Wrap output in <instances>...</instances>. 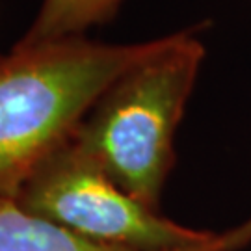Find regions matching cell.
<instances>
[{
    "mask_svg": "<svg viewBox=\"0 0 251 251\" xmlns=\"http://www.w3.org/2000/svg\"><path fill=\"white\" fill-rule=\"evenodd\" d=\"M15 201L90 240L134 251H186L216 238L126 194L73 138L41 162Z\"/></svg>",
    "mask_w": 251,
    "mask_h": 251,
    "instance_id": "3",
    "label": "cell"
},
{
    "mask_svg": "<svg viewBox=\"0 0 251 251\" xmlns=\"http://www.w3.org/2000/svg\"><path fill=\"white\" fill-rule=\"evenodd\" d=\"M123 0H43L36 17L15 45L36 47L71 37H84L95 25L116 15Z\"/></svg>",
    "mask_w": 251,
    "mask_h": 251,
    "instance_id": "5",
    "label": "cell"
},
{
    "mask_svg": "<svg viewBox=\"0 0 251 251\" xmlns=\"http://www.w3.org/2000/svg\"><path fill=\"white\" fill-rule=\"evenodd\" d=\"M0 251H134L90 240L71 229L34 214L17 201H0ZM186 251H224L222 234Z\"/></svg>",
    "mask_w": 251,
    "mask_h": 251,
    "instance_id": "4",
    "label": "cell"
},
{
    "mask_svg": "<svg viewBox=\"0 0 251 251\" xmlns=\"http://www.w3.org/2000/svg\"><path fill=\"white\" fill-rule=\"evenodd\" d=\"M160 43L162 37L142 43L71 37L0 50V201H15L100 95Z\"/></svg>",
    "mask_w": 251,
    "mask_h": 251,
    "instance_id": "1",
    "label": "cell"
},
{
    "mask_svg": "<svg viewBox=\"0 0 251 251\" xmlns=\"http://www.w3.org/2000/svg\"><path fill=\"white\" fill-rule=\"evenodd\" d=\"M203 58L205 47L188 30L164 36L100 95L71 136L116 184L152 208L175 164V132Z\"/></svg>",
    "mask_w": 251,
    "mask_h": 251,
    "instance_id": "2",
    "label": "cell"
}]
</instances>
